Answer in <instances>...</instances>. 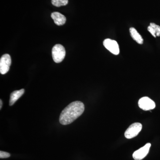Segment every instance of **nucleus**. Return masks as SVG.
I'll use <instances>...</instances> for the list:
<instances>
[{
	"label": "nucleus",
	"mask_w": 160,
	"mask_h": 160,
	"mask_svg": "<svg viewBox=\"0 0 160 160\" xmlns=\"http://www.w3.org/2000/svg\"><path fill=\"white\" fill-rule=\"evenodd\" d=\"M85 110L84 104L80 101H75L66 106L60 114L59 122L62 125L71 124L82 114Z\"/></svg>",
	"instance_id": "nucleus-1"
},
{
	"label": "nucleus",
	"mask_w": 160,
	"mask_h": 160,
	"mask_svg": "<svg viewBox=\"0 0 160 160\" xmlns=\"http://www.w3.org/2000/svg\"><path fill=\"white\" fill-rule=\"evenodd\" d=\"M103 45L107 50L112 54L116 55L119 54V47L117 42L115 40L106 39L103 42Z\"/></svg>",
	"instance_id": "nucleus-4"
},
{
	"label": "nucleus",
	"mask_w": 160,
	"mask_h": 160,
	"mask_svg": "<svg viewBox=\"0 0 160 160\" xmlns=\"http://www.w3.org/2000/svg\"><path fill=\"white\" fill-rule=\"evenodd\" d=\"M150 26L153 28L155 32L156 35L157 37L160 36V26H158L154 23H151L150 24Z\"/></svg>",
	"instance_id": "nucleus-12"
},
{
	"label": "nucleus",
	"mask_w": 160,
	"mask_h": 160,
	"mask_svg": "<svg viewBox=\"0 0 160 160\" xmlns=\"http://www.w3.org/2000/svg\"><path fill=\"white\" fill-rule=\"evenodd\" d=\"M151 146L150 143H147L145 146L135 151L132 154V157L135 160L143 159L149 153V149Z\"/></svg>",
	"instance_id": "nucleus-7"
},
{
	"label": "nucleus",
	"mask_w": 160,
	"mask_h": 160,
	"mask_svg": "<svg viewBox=\"0 0 160 160\" xmlns=\"http://www.w3.org/2000/svg\"><path fill=\"white\" fill-rule=\"evenodd\" d=\"M10 155L8 152H6L1 151H0V158H9Z\"/></svg>",
	"instance_id": "nucleus-13"
},
{
	"label": "nucleus",
	"mask_w": 160,
	"mask_h": 160,
	"mask_svg": "<svg viewBox=\"0 0 160 160\" xmlns=\"http://www.w3.org/2000/svg\"><path fill=\"white\" fill-rule=\"evenodd\" d=\"M0 103H1V106H0V109H2V100H0Z\"/></svg>",
	"instance_id": "nucleus-15"
},
{
	"label": "nucleus",
	"mask_w": 160,
	"mask_h": 160,
	"mask_svg": "<svg viewBox=\"0 0 160 160\" xmlns=\"http://www.w3.org/2000/svg\"><path fill=\"white\" fill-rule=\"evenodd\" d=\"M51 18L54 21V23L58 26H62L66 23V17L59 12H53L52 13Z\"/></svg>",
	"instance_id": "nucleus-8"
},
{
	"label": "nucleus",
	"mask_w": 160,
	"mask_h": 160,
	"mask_svg": "<svg viewBox=\"0 0 160 160\" xmlns=\"http://www.w3.org/2000/svg\"><path fill=\"white\" fill-rule=\"evenodd\" d=\"M52 57L56 63L61 62L66 56V50L62 45L60 44L55 45L52 49Z\"/></svg>",
	"instance_id": "nucleus-2"
},
{
	"label": "nucleus",
	"mask_w": 160,
	"mask_h": 160,
	"mask_svg": "<svg viewBox=\"0 0 160 160\" xmlns=\"http://www.w3.org/2000/svg\"><path fill=\"white\" fill-rule=\"evenodd\" d=\"M25 92L24 89H21L19 90H16L12 92L10 94V99H9V106H12L16 101L22 96Z\"/></svg>",
	"instance_id": "nucleus-9"
},
{
	"label": "nucleus",
	"mask_w": 160,
	"mask_h": 160,
	"mask_svg": "<svg viewBox=\"0 0 160 160\" xmlns=\"http://www.w3.org/2000/svg\"><path fill=\"white\" fill-rule=\"evenodd\" d=\"M51 2L53 6L59 7L67 5L68 0H52Z\"/></svg>",
	"instance_id": "nucleus-11"
},
{
	"label": "nucleus",
	"mask_w": 160,
	"mask_h": 160,
	"mask_svg": "<svg viewBox=\"0 0 160 160\" xmlns=\"http://www.w3.org/2000/svg\"><path fill=\"white\" fill-rule=\"evenodd\" d=\"M148 30L149 32L151 33L152 36L154 37V38H156L157 36L156 35L154 29L152 28V26H149L148 27Z\"/></svg>",
	"instance_id": "nucleus-14"
},
{
	"label": "nucleus",
	"mask_w": 160,
	"mask_h": 160,
	"mask_svg": "<svg viewBox=\"0 0 160 160\" xmlns=\"http://www.w3.org/2000/svg\"><path fill=\"white\" fill-rule=\"evenodd\" d=\"M129 32H130V35L131 37L134 41H135L139 44H142L143 43V38L138 32L137 30L134 28H130L129 29Z\"/></svg>",
	"instance_id": "nucleus-10"
},
{
	"label": "nucleus",
	"mask_w": 160,
	"mask_h": 160,
	"mask_svg": "<svg viewBox=\"0 0 160 160\" xmlns=\"http://www.w3.org/2000/svg\"><path fill=\"white\" fill-rule=\"evenodd\" d=\"M138 106L141 109L147 111L154 109L156 105L154 101L147 97H145L139 100Z\"/></svg>",
	"instance_id": "nucleus-6"
},
{
	"label": "nucleus",
	"mask_w": 160,
	"mask_h": 160,
	"mask_svg": "<svg viewBox=\"0 0 160 160\" xmlns=\"http://www.w3.org/2000/svg\"><path fill=\"white\" fill-rule=\"evenodd\" d=\"M11 64V59L8 54L3 55L0 59V72L2 74H5L9 70Z\"/></svg>",
	"instance_id": "nucleus-5"
},
{
	"label": "nucleus",
	"mask_w": 160,
	"mask_h": 160,
	"mask_svg": "<svg viewBox=\"0 0 160 160\" xmlns=\"http://www.w3.org/2000/svg\"><path fill=\"white\" fill-rule=\"evenodd\" d=\"M142 126L141 123H133L129 126L125 132V137L127 139H131L135 137L142 130Z\"/></svg>",
	"instance_id": "nucleus-3"
}]
</instances>
